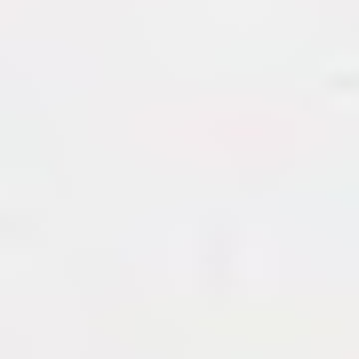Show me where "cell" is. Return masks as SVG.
I'll use <instances>...</instances> for the list:
<instances>
[]
</instances>
